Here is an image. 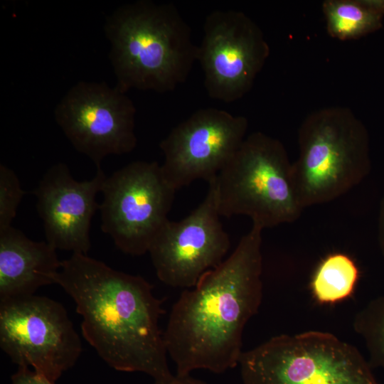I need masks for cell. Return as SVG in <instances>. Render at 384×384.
I'll use <instances>...</instances> for the list:
<instances>
[{"mask_svg":"<svg viewBox=\"0 0 384 384\" xmlns=\"http://www.w3.org/2000/svg\"><path fill=\"white\" fill-rule=\"evenodd\" d=\"M322 9L329 34L341 41L375 31L384 16L383 0H326Z\"/></svg>","mask_w":384,"mask_h":384,"instance_id":"15","label":"cell"},{"mask_svg":"<svg viewBox=\"0 0 384 384\" xmlns=\"http://www.w3.org/2000/svg\"><path fill=\"white\" fill-rule=\"evenodd\" d=\"M11 380L12 384H40L37 374L28 367H18Z\"/></svg>","mask_w":384,"mask_h":384,"instance_id":"19","label":"cell"},{"mask_svg":"<svg viewBox=\"0 0 384 384\" xmlns=\"http://www.w3.org/2000/svg\"><path fill=\"white\" fill-rule=\"evenodd\" d=\"M220 217L215 188L209 183L205 198L189 215L164 223L148 251L160 281L192 288L224 260L230 242Z\"/></svg>","mask_w":384,"mask_h":384,"instance_id":"12","label":"cell"},{"mask_svg":"<svg viewBox=\"0 0 384 384\" xmlns=\"http://www.w3.org/2000/svg\"><path fill=\"white\" fill-rule=\"evenodd\" d=\"M0 346L18 367L31 366L53 383L82 352L63 304L35 294L0 302Z\"/></svg>","mask_w":384,"mask_h":384,"instance_id":"8","label":"cell"},{"mask_svg":"<svg viewBox=\"0 0 384 384\" xmlns=\"http://www.w3.org/2000/svg\"><path fill=\"white\" fill-rule=\"evenodd\" d=\"M105 33L116 87L124 92L172 91L186 80L197 61L191 27L171 3L124 4L108 16Z\"/></svg>","mask_w":384,"mask_h":384,"instance_id":"3","label":"cell"},{"mask_svg":"<svg viewBox=\"0 0 384 384\" xmlns=\"http://www.w3.org/2000/svg\"><path fill=\"white\" fill-rule=\"evenodd\" d=\"M209 183L220 216L247 215L262 229L294 222L304 210L284 146L261 132L247 135Z\"/></svg>","mask_w":384,"mask_h":384,"instance_id":"5","label":"cell"},{"mask_svg":"<svg viewBox=\"0 0 384 384\" xmlns=\"http://www.w3.org/2000/svg\"><path fill=\"white\" fill-rule=\"evenodd\" d=\"M153 384H207L206 382L193 378L190 375L186 376H178L174 377L167 381H154Z\"/></svg>","mask_w":384,"mask_h":384,"instance_id":"21","label":"cell"},{"mask_svg":"<svg viewBox=\"0 0 384 384\" xmlns=\"http://www.w3.org/2000/svg\"><path fill=\"white\" fill-rule=\"evenodd\" d=\"M360 276L359 269L348 255L335 252L327 255L313 274L312 294L321 304H334L353 293Z\"/></svg>","mask_w":384,"mask_h":384,"instance_id":"16","label":"cell"},{"mask_svg":"<svg viewBox=\"0 0 384 384\" xmlns=\"http://www.w3.org/2000/svg\"><path fill=\"white\" fill-rule=\"evenodd\" d=\"M61 265L56 249L12 226L0 230V302L31 296L55 284Z\"/></svg>","mask_w":384,"mask_h":384,"instance_id":"14","label":"cell"},{"mask_svg":"<svg viewBox=\"0 0 384 384\" xmlns=\"http://www.w3.org/2000/svg\"><path fill=\"white\" fill-rule=\"evenodd\" d=\"M262 230L252 224L232 254L174 304L164 339L176 375L221 373L239 364L244 328L262 299Z\"/></svg>","mask_w":384,"mask_h":384,"instance_id":"1","label":"cell"},{"mask_svg":"<svg viewBox=\"0 0 384 384\" xmlns=\"http://www.w3.org/2000/svg\"><path fill=\"white\" fill-rule=\"evenodd\" d=\"M239 365L243 384H379L356 347L319 331L272 337Z\"/></svg>","mask_w":384,"mask_h":384,"instance_id":"6","label":"cell"},{"mask_svg":"<svg viewBox=\"0 0 384 384\" xmlns=\"http://www.w3.org/2000/svg\"><path fill=\"white\" fill-rule=\"evenodd\" d=\"M107 176L101 167L90 180L78 181L65 163L50 167L33 191L46 242L56 250L87 255L96 201Z\"/></svg>","mask_w":384,"mask_h":384,"instance_id":"13","label":"cell"},{"mask_svg":"<svg viewBox=\"0 0 384 384\" xmlns=\"http://www.w3.org/2000/svg\"><path fill=\"white\" fill-rule=\"evenodd\" d=\"M378 236L379 247L384 256V196L380 201L379 208Z\"/></svg>","mask_w":384,"mask_h":384,"instance_id":"20","label":"cell"},{"mask_svg":"<svg viewBox=\"0 0 384 384\" xmlns=\"http://www.w3.org/2000/svg\"><path fill=\"white\" fill-rule=\"evenodd\" d=\"M383 13H384V0H383Z\"/></svg>","mask_w":384,"mask_h":384,"instance_id":"23","label":"cell"},{"mask_svg":"<svg viewBox=\"0 0 384 384\" xmlns=\"http://www.w3.org/2000/svg\"><path fill=\"white\" fill-rule=\"evenodd\" d=\"M270 55L259 26L244 12L217 9L208 14L197 61L210 97L233 102L250 91Z\"/></svg>","mask_w":384,"mask_h":384,"instance_id":"10","label":"cell"},{"mask_svg":"<svg viewBox=\"0 0 384 384\" xmlns=\"http://www.w3.org/2000/svg\"><path fill=\"white\" fill-rule=\"evenodd\" d=\"M176 191L158 162L129 163L103 183L99 208L102 230L125 254L139 256L148 252L169 220Z\"/></svg>","mask_w":384,"mask_h":384,"instance_id":"7","label":"cell"},{"mask_svg":"<svg viewBox=\"0 0 384 384\" xmlns=\"http://www.w3.org/2000/svg\"><path fill=\"white\" fill-rule=\"evenodd\" d=\"M298 144L292 177L303 209L343 196L370 171L368 132L347 107L331 106L310 113L299 127Z\"/></svg>","mask_w":384,"mask_h":384,"instance_id":"4","label":"cell"},{"mask_svg":"<svg viewBox=\"0 0 384 384\" xmlns=\"http://www.w3.org/2000/svg\"><path fill=\"white\" fill-rule=\"evenodd\" d=\"M38 377L40 384H55V383H53L43 377L39 375H38Z\"/></svg>","mask_w":384,"mask_h":384,"instance_id":"22","label":"cell"},{"mask_svg":"<svg viewBox=\"0 0 384 384\" xmlns=\"http://www.w3.org/2000/svg\"><path fill=\"white\" fill-rule=\"evenodd\" d=\"M353 326L365 343L370 368H384V295L361 309L354 316Z\"/></svg>","mask_w":384,"mask_h":384,"instance_id":"17","label":"cell"},{"mask_svg":"<svg viewBox=\"0 0 384 384\" xmlns=\"http://www.w3.org/2000/svg\"><path fill=\"white\" fill-rule=\"evenodd\" d=\"M136 108L116 86L80 81L57 105L55 119L66 138L97 167L107 156L128 154L137 146Z\"/></svg>","mask_w":384,"mask_h":384,"instance_id":"9","label":"cell"},{"mask_svg":"<svg viewBox=\"0 0 384 384\" xmlns=\"http://www.w3.org/2000/svg\"><path fill=\"white\" fill-rule=\"evenodd\" d=\"M26 192L15 172L0 164V230L11 226Z\"/></svg>","mask_w":384,"mask_h":384,"instance_id":"18","label":"cell"},{"mask_svg":"<svg viewBox=\"0 0 384 384\" xmlns=\"http://www.w3.org/2000/svg\"><path fill=\"white\" fill-rule=\"evenodd\" d=\"M55 284L73 299L84 338L110 367L142 372L154 381L174 377L159 324L162 302L145 279L72 253L61 261Z\"/></svg>","mask_w":384,"mask_h":384,"instance_id":"2","label":"cell"},{"mask_svg":"<svg viewBox=\"0 0 384 384\" xmlns=\"http://www.w3.org/2000/svg\"><path fill=\"white\" fill-rule=\"evenodd\" d=\"M248 128L247 118L214 107L195 111L161 140V169L177 191L199 179L208 183L238 149Z\"/></svg>","mask_w":384,"mask_h":384,"instance_id":"11","label":"cell"}]
</instances>
